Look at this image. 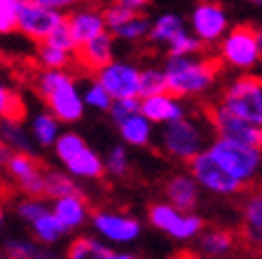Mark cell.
Instances as JSON below:
<instances>
[{
  "label": "cell",
  "mask_w": 262,
  "mask_h": 259,
  "mask_svg": "<svg viewBox=\"0 0 262 259\" xmlns=\"http://www.w3.org/2000/svg\"><path fill=\"white\" fill-rule=\"evenodd\" d=\"M220 59H194V56H166L162 73L166 80V93L173 98L199 96L215 82L220 73Z\"/></svg>",
  "instance_id": "obj_1"
},
{
  "label": "cell",
  "mask_w": 262,
  "mask_h": 259,
  "mask_svg": "<svg viewBox=\"0 0 262 259\" xmlns=\"http://www.w3.org/2000/svg\"><path fill=\"white\" fill-rule=\"evenodd\" d=\"M35 93L45 101L49 112L59 122H77L84 114V101L75 77L68 70H40L33 77Z\"/></svg>",
  "instance_id": "obj_2"
},
{
  "label": "cell",
  "mask_w": 262,
  "mask_h": 259,
  "mask_svg": "<svg viewBox=\"0 0 262 259\" xmlns=\"http://www.w3.org/2000/svg\"><path fill=\"white\" fill-rule=\"evenodd\" d=\"M227 112L253 126H262V77L241 75L227 86L220 103Z\"/></svg>",
  "instance_id": "obj_3"
},
{
  "label": "cell",
  "mask_w": 262,
  "mask_h": 259,
  "mask_svg": "<svg viewBox=\"0 0 262 259\" xmlns=\"http://www.w3.org/2000/svg\"><path fill=\"white\" fill-rule=\"evenodd\" d=\"M208 157L239 182H248L260 166V150L227 140V138L213 140V145L208 147Z\"/></svg>",
  "instance_id": "obj_4"
},
{
  "label": "cell",
  "mask_w": 262,
  "mask_h": 259,
  "mask_svg": "<svg viewBox=\"0 0 262 259\" xmlns=\"http://www.w3.org/2000/svg\"><path fill=\"white\" fill-rule=\"evenodd\" d=\"M260 44H257L255 26H234L220 40V63H227L236 70H251L260 61Z\"/></svg>",
  "instance_id": "obj_5"
},
{
  "label": "cell",
  "mask_w": 262,
  "mask_h": 259,
  "mask_svg": "<svg viewBox=\"0 0 262 259\" xmlns=\"http://www.w3.org/2000/svg\"><path fill=\"white\" fill-rule=\"evenodd\" d=\"M192 35L206 47V44H215L223 40V35L229 28V16L220 3L215 0H202L199 5L192 10L190 16Z\"/></svg>",
  "instance_id": "obj_6"
},
{
  "label": "cell",
  "mask_w": 262,
  "mask_h": 259,
  "mask_svg": "<svg viewBox=\"0 0 262 259\" xmlns=\"http://www.w3.org/2000/svg\"><path fill=\"white\" fill-rule=\"evenodd\" d=\"M5 168L24 194H28L31 199L45 196V166L31 152H10L5 159Z\"/></svg>",
  "instance_id": "obj_7"
},
{
  "label": "cell",
  "mask_w": 262,
  "mask_h": 259,
  "mask_svg": "<svg viewBox=\"0 0 262 259\" xmlns=\"http://www.w3.org/2000/svg\"><path fill=\"white\" fill-rule=\"evenodd\" d=\"M241 194V229L236 231L239 243L246 248H262V184H244Z\"/></svg>",
  "instance_id": "obj_8"
},
{
  "label": "cell",
  "mask_w": 262,
  "mask_h": 259,
  "mask_svg": "<svg viewBox=\"0 0 262 259\" xmlns=\"http://www.w3.org/2000/svg\"><path fill=\"white\" fill-rule=\"evenodd\" d=\"M208 122L218 131V138H227V140L255 147V150L262 152V126H253L244 119L234 117L223 105H215V108L208 110Z\"/></svg>",
  "instance_id": "obj_9"
},
{
  "label": "cell",
  "mask_w": 262,
  "mask_h": 259,
  "mask_svg": "<svg viewBox=\"0 0 262 259\" xmlns=\"http://www.w3.org/2000/svg\"><path fill=\"white\" fill-rule=\"evenodd\" d=\"M164 150L169 152L173 159L180 161H190L194 154L202 152V131L192 124L190 119L180 117L176 122H169L162 133Z\"/></svg>",
  "instance_id": "obj_10"
},
{
  "label": "cell",
  "mask_w": 262,
  "mask_h": 259,
  "mask_svg": "<svg viewBox=\"0 0 262 259\" xmlns=\"http://www.w3.org/2000/svg\"><path fill=\"white\" fill-rule=\"evenodd\" d=\"M94 75H96L94 80L110 93L113 101L115 98L138 96V75H141V68H136L134 63L113 59L108 65H103V68L96 70Z\"/></svg>",
  "instance_id": "obj_11"
},
{
  "label": "cell",
  "mask_w": 262,
  "mask_h": 259,
  "mask_svg": "<svg viewBox=\"0 0 262 259\" xmlns=\"http://www.w3.org/2000/svg\"><path fill=\"white\" fill-rule=\"evenodd\" d=\"M63 16L66 14L42 7L38 3H33V0H24L21 10H19V19H16V31L21 33L24 38L40 44Z\"/></svg>",
  "instance_id": "obj_12"
},
{
  "label": "cell",
  "mask_w": 262,
  "mask_h": 259,
  "mask_svg": "<svg viewBox=\"0 0 262 259\" xmlns=\"http://www.w3.org/2000/svg\"><path fill=\"white\" fill-rule=\"evenodd\" d=\"M187 166H190V171H192V178L199 184H204L206 189H211V192H218V194H239L241 189H244V182H239V180H234L232 175H227L218 163L208 157V152L194 154V157L187 161Z\"/></svg>",
  "instance_id": "obj_13"
},
{
  "label": "cell",
  "mask_w": 262,
  "mask_h": 259,
  "mask_svg": "<svg viewBox=\"0 0 262 259\" xmlns=\"http://www.w3.org/2000/svg\"><path fill=\"white\" fill-rule=\"evenodd\" d=\"M73 59H75L82 68H87L89 73L101 70L103 65H108L110 61L115 59V38L108 31L98 33L96 38L77 44Z\"/></svg>",
  "instance_id": "obj_14"
},
{
  "label": "cell",
  "mask_w": 262,
  "mask_h": 259,
  "mask_svg": "<svg viewBox=\"0 0 262 259\" xmlns=\"http://www.w3.org/2000/svg\"><path fill=\"white\" fill-rule=\"evenodd\" d=\"M66 21L71 26L75 44L87 42V40L96 38L98 33L105 31L103 10H98V7H94V5H75L66 14Z\"/></svg>",
  "instance_id": "obj_15"
},
{
  "label": "cell",
  "mask_w": 262,
  "mask_h": 259,
  "mask_svg": "<svg viewBox=\"0 0 262 259\" xmlns=\"http://www.w3.org/2000/svg\"><path fill=\"white\" fill-rule=\"evenodd\" d=\"M138 112L150 122V124H169L176 119L185 117V108L180 105V98H173L171 93H155V96L141 98V110Z\"/></svg>",
  "instance_id": "obj_16"
},
{
  "label": "cell",
  "mask_w": 262,
  "mask_h": 259,
  "mask_svg": "<svg viewBox=\"0 0 262 259\" xmlns=\"http://www.w3.org/2000/svg\"><path fill=\"white\" fill-rule=\"evenodd\" d=\"M94 224L103 236L113 238V241H131L136 238L141 227L136 220L124 215H110V213H92Z\"/></svg>",
  "instance_id": "obj_17"
},
{
  "label": "cell",
  "mask_w": 262,
  "mask_h": 259,
  "mask_svg": "<svg viewBox=\"0 0 262 259\" xmlns=\"http://www.w3.org/2000/svg\"><path fill=\"white\" fill-rule=\"evenodd\" d=\"M166 196H169L171 205H173L178 213H192L196 205V184L192 178L187 175H176L166 182L164 187Z\"/></svg>",
  "instance_id": "obj_18"
},
{
  "label": "cell",
  "mask_w": 262,
  "mask_h": 259,
  "mask_svg": "<svg viewBox=\"0 0 262 259\" xmlns=\"http://www.w3.org/2000/svg\"><path fill=\"white\" fill-rule=\"evenodd\" d=\"M87 199H84V194L82 196H63V199H56L54 203V217L61 222V227L66 229V231H71V229H77L84 222V217H87Z\"/></svg>",
  "instance_id": "obj_19"
},
{
  "label": "cell",
  "mask_w": 262,
  "mask_h": 259,
  "mask_svg": "<svg viewBox=\"0 0 262 259\" xmlns=\"http://www.w3.org/2000/svg\"><path fill=\"white\" fill-rule=\"evenodd\" d=\"M63 163L68 166V171L80 175V178H101L103 175V161H101V157H98L96 152L89 150V145L80 147Z\"/></svg>",
  "instance_id": "obj_20"
},
{
  "label": "cell",
  "mask_w": 262,
  "mask_h": 259,
  "mask_svg": "<svg viewBox=\"0 0 262 259\" xmlns=\"http://www.w3.org/2000/svg\"><path fill=\"white\" fill-rule=\"evenodd\" d=\"M0 145L10 152H31V138L16 119H0Z\"/></svg>",
  "instance_id": "obj_21"
},
{
  "label": "cell",
  "mask_w": 262,
  "mask_h": 259,
  "mask_svg": "<svg viewBox=\"0 0 262 259\" xmlns=\"http://www.w3.org/2000/svg\"><path fill=\"white\" fill-rule=\"evenodd\" d=\"M117 126H120L122 138H124L129 145L145 147L147 143H150V133H152V129H150V122H147V119L143 117L141 112H136V114H131V117L122 119Z\"/></svg>",
  "instance_id": "obj_22"
},
{
  "label": "cell",
  "mask_w": 262,
  "mask_h": 259,
  "mask_svg": "<svg viewBox=\"0 0 262 259\" xmlns=\"http://www.w3.org/2000/svg\"><path fill=\"white\" fill-rule=\"evenodd\" d=\"M150 19H147L143 12H136V14L126 19L122 26H117L115 31H110L115 40H124V42H141V40L147 38V33H150Z\"/></svg>",
  "instance_id": "obj_23"
},
{
  "label": "cell",
  "mask_w": 262,
  "mask_h": 259,
  "mask_svg": "<svg viewBox=\"0 0 262 259\" xmlns=\"http://www.w3.org/2000/svg\"><path fill=\"white\" fill-rule=\"evenodd\" d=\"M45 196L56 201L63 196H82V192L68 175L59 171H45Z\"/></svg>",
  "instance_id": "obj_24"
},
{
  "label": "cell",
  "mask_w": 262,
  "mask_h": 259,
  "mask_svg": "<svg viewBox=\"0 0 262 259\" xmlns=\"http://www.w3.org/2000/svg\"><path fill=\"white\" fill-rule=\"evenodd\" d=\"M185 23L178 14H162L157 16L152 23H150V33H147V40L157 44H166L171 38H173L178 31H183Z\"/></svg>",
  "instance_id": "obj_25"
},
{
  "label": "cell",
  "mask_w": 262,
  "mask_h": 259,
  "mask_svg": "<svg viewBox=\"0 0 262 259\" xmlns=\"http://www.w3.org/2000/svg\"><path fill=\"white\" fill-rule=\"evenodd\" d=\"M239 243V233L232 229H213L211 233L202 238V250L206 254H225Z\"/></svg>",
  "instance_id": "obj_26"
},
{
  "label": "cell",
  "mask_w": 262,
  "mask_h": 259,
  "mask_svg": "<svg viewBox=\"0 0 262 259\" xmlns=\"http://www.w3.org/2000/svg\"><path fill=\"white\" fill-rule=\"evenodd\" d=\"M26 117V103L10 84L0 80V119H16L21 122Z\"/></svg>",
  "instance_id": "obj_27"
},
{
  "label": "cell",
  "mask_w": 262,
  "mask_h": 259,
  "mask_svg": "<svg viewBox=\"0 0 262 259\" xmlns=\"http://www.w3.org/2000/svg\"><path fill=\"white\" fill-rule=\"evenodd\" d=\"M35 61H38V65L42 70H68V65L73 63V54L40 42L38 52H35Z\"/></svg>",
  "instance_id": "obj_28"
},
{
  "label": "cell",
  "mask_w": 262,
  "mask_h": 259,
  "mask_svg": "<svg viewBox=\"0 0 262 259\" xmlns=\"http://www.w3.org/2000/svg\"><path fill=\"white\" fill-rule=\"evenodd\" d=\"M31 227H33V233H35L38 243H54V241L61 238V233H66V229L61 227V222L54 217V213H49V210H45L40 217H35L31 222Z\"/></svg>",
  "instance_id": "obj_29"
},
{
  "label": "cell",
  "mask_w": 262,
  "mask_h": 259,
  "mask_svg": "<svg viewBox=\"0 0 262 259\" xmlns=\"http://www.w3.org/2000/svg\"><path fill=\"white\" fill-rule=\"evenodd\" d=\"M31 133L42 147L54 145V140L59 138V119L52 112L35 114V119H33V124H31Z\"/></svg>",
  "instance_id": "obj_30"
},
{
  "label": "cell",
  "mask_w": 262,
  "mask_h": 259,
  "mask_svg": "<svg viewBox=\"0 0 262 259\" xmlns=\"http://www.w3.org/2000/svg\"><path fill=\"white\" fill-rule=\"evenodd\" d=\"M108 257H110V250L87 236L75 238L68 245V252H66V259H108Z\"/></svg>",
  "instance_id": "obj_31"
},
{
  "label": "cell",
  "mask_w": 262,
  "mask_h": 259,
  "mask_svg": "<svg viewBox=\"0 0 262 259\" xmlns=\"http://www.w3.org/2000/svg\"><path fill=\"white\" fill-rule=\"evenodd\" d=\"M202 49H204V44L199 42L187 28L178 31L173 38L166 42V52H169V56H194V54H199Z\"/></svg>",
  "instance_id": "obj_32"
},
{
  "label": "cell",
  "mask_w": 262,
  "mask_h": 259,
  "mask_svg": "<svg viewBox=\"0 0 262 259\" xmlns=\"http://www.w3.org/2000/svg\"><path fill=\"white\" fill-rule=\"evenodd\" d=\"M166 91V80L164 73L159 68H145L138 75V98L145 96H155V93H164Z\"/></svg>",
  "instance_id": "obj_33"
},
{
  "label": "cell",
  "mask_w": 262,
  "mask_h": 259,
  "mask_svg": "<svg viewBox=\"0 0 262 259\" xmlns=\"http://www.w3.org/2000/svg\"><path fill=\"white\" fill-rule=\"evenodd\" d=\"M42 42L49 44V47H56V49H63V52H71V54H75V47H77L75 38H73V33H71V26H68V21H66V16L61 19L59 23H56L54 28H52V33H49Z\"/></svg>",
  "instance_id": "obj_34"
},
{
  "label": "cell",
  "mask_w": 262,
  "mask_h": 259,
  "mask_svg": "<svg viewBox=\"0 0 262 259\" xmlns=\"http://www.w3.org/2000/svg\"><path fill=\"white\" fill-rule=\"evenodd\" d=\"M24 0H0V35L16 33V19Z\"/></svg>",
  "instance_id": "obj_35"
},
{
  "label": "cell",
  "mask_w": 262,
  "mask_h": 259,
  "mask_svg": "<svg viewBox=\"0 0 262 259\" xmlns=\"http://www.w3.org/2000/svg\"><path fill=\"white\" fill-rule=\"evenodd\" d=\"M147 215H150V222H152L157 229H164V231H169V229L176 224V220L180 217V213L176 210L173 205L155 203V205H150Z\"/></svg>",
  "instance_id": "obj_36"
},
{
  "label": "cell",
  "mask_w": 262,
  "mask_h": 259,
  "mask_svg": "<svg viewBox=\"0 0 262 259\" xmlns=\"http://www.w3.org/2000/svg\"><path fill=\"white\" fill-rule=\"evenodd\" d=\"M82 101H84V105H92V108H96V110H105V112H108L113 98H110V93L105 91L103 86L94 80V82H89L87 89L82 91Z\"/></svg>",
  "instance_id": "obj_37"
},
{
  "label": "cell",
  "mask_w": 262,
  "mask_h": 259,
  "mask_svg": "<svg viewBox=\"0 0 262 259\" xmlns=\"http://www.w3.org/2000/svg\"><path fill=\"white\" fill-rule=\"evenodd\" d=\"M141 110V98L138 96H131V98H115L110 103V117H113L115 124H120L122 119L131 117V114H136Z\"/></svg>",
  "instance_id": "obj_38"
},
{
  "label": "cell",
  "mask_w": 262,
  "mask_h": 259,
  "mask_svg": "<svg viewBox=\"0 0 262 259\" xmlns=\"http://www.w3.org/2000/svg\"><path fill=\"white\" fill-rule=\"evenodd\" d=\"M204 229V220L196 215H180L178 220H176V224L169 229L171 236L176 238H190L194 236V233H199Z\"/></svg>",
  "instance_id": "obj_39"
},
{
  "label": "cell",
  "mask_w": 262,
  "mask_h": 259,
  "mask_svg": "<svg viewBox=\"0 0 262 259\" xmlns=\"http://www.w3.org/2000/svg\"><path fill=\"white\" fill-rule=\"evenodd\" d=\"M42 250L31 241H7L5 243V257L7 259H40Z\"/></svg>",
  "instance_id": "obj_40"
},
{
  "label": "cell",
  "mask_w": 262,
  "mask_h": 259,
  "mask_svg": "<svg viewBox=\"0 0 262 259\" xmlns=\"http://www.w3.org/2000/svg\"><path fill=\"white\" fill-rule=\"evenodd\" d=\"M136 14L134 10H129V7L124 5H117V3H110L108 7L103 10V21H105V31H115L117 26H122V23L126 21V19H131V16Z\"/></svg>",
  "instance_id": "obj_41"
},
{
  "label": "cell",
  "mask_w": 262,
  "mask_h": 259,
  "mask_svg": "<svg viewBox=\"0 0 262 259\" xmlns=\"http://www.w3.org/2000/svg\"><path fill=\"white\" fill-rule=\"evenodd\" d=\"M45 210H47V208H45V203L40 199H26V201H21V203L16 205L19 217H24V220H28V222H33L35 217H40Z\"/></svg>",
  "instance_id": "obj_42"
},
{
  "label": "cell",
  "mask_w": 262,
  "mask_h": 259,
  "mask_svg": "<svg viewBox=\"0 0 262 259\" xmlns=\"http://www.w3.org/2000/svg\"><path fill=\"white\" fill-rule=\"evenodd\" d=\"M126 168H129V161H126V152L124 147H113L110 150V157H108V171L115 173V175H124Z\"/></svg>",
  "instance_id": "obj_43"
},
{
  "label": "cell",
  "mask_w": 262,
  "mask_h": 259,
  "mask_svg": "<svg viewBox=\"0 0 262 259\" xmlns=\"http://www.w3.org/2000/svg\"><path fill=\"white\" fill-rule=\"evenodd\" d=\"M33 3H38V5H42V7H49V10H54V12H61V14H66L68 10L80 5V0H33Z\"/></svg>",
  "instance_id": "obj_44"
},
{
  "label": "cell",
  "mask_w": 262,
  "mask_h": 259,
  "mask_svg": "<svg viewBox=\"0 0 262 259\" xmlns=\"http://www.w3.org/2000/svg\"><path fill=\"white\" fill-rule=\"evenodd\" d=\"M113 3L124 5V7H129V10H134V12H143L147 5H150V0H113Z\"/></svg>",
  "instance_id": "obj_45"
},
{
  "label": "cell",
  "mask_w": 262,
  "mask_h": 259,
  "mask_svg": "<svg viewBox=\"0 0 262 259\" xmlns=\"http://www.w3.org/2000/svg\"><path fill=\"white\" fill-rule=\"evenodd\" d=\"M173 259H202V254L192 252V250H183V252H176Z\"/></svg>",
  "instance_id": "obj_46"
},
{
  "label": "cell",
  "mask_w": 262,
  "mask_h": 259,
  "mask_svg": "<svg viewBox=\"0 0 262 259\" xmlns=\"http://www.w3.org/2000/svg\"><path fill=\"white\" fill-rule=\"evenodd\" d=\"M108 259H136V257H131V254H113V252H110Z\"/></svg>",
  "instance_id": "obj_47"
},
{
  "label": "cell",
  "mask_w": 262,
  "mask_h": 259,
  "mask_svg": "<svg viewBox=\"0 0 262 259\" xmlns=\"http://www.w3.org/2000/svg\"><path fill=\"white\" fill-rule=\"evenodd\" d=\"M257 44H260V56H262V28H257Z\"/></svg>",
  "instance_id": "obj_48"
},
{
  "label": "cell",
  "mask_w": 262,
  "mask_h": 259,
  "mask_svg": "<svg viewBox=\"0 0 262 259\" xmlns=\"http://www.w3.org/2000/svg\"><path fill=\"white\" fill-rule=\"evenodd\" d=\"M248 3H253V5H257V7H262V0H248Z\"/></svg>",
  "instance_id": "obj_49"
},
{
  "label": "cell",
  "mask_w": 262,
  "mask_h": 259,
  "mask_svg": "<svg viewBox=\"0 0 262 259\" xmlns=\"http://www.w3.org/2000/svg\"><path fill=\"white\" fill-rule=\"evenodd\" d=\"M40 259H54V257H49V254H45V252H42V254H40Z\"/></svg>",
  "instance_id": "obj_50"
},
{
  "label": "cell",
  "mask_w": 262,
  "mask_h": 259,
  "mask_svg": "<svg viewBox=\"0 0 262 259\" xmlns=\"http://www.w3.org/2000/svg\"><path fill=\"white\" fill-rule=\"evenodd\" d=\"M0 224H3V210H0Z\"/></svg>",
  "instance_id": "obj_51"
}]
</instances>
